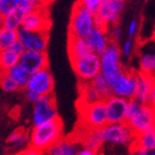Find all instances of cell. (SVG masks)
Instances as JSON below:
<instances>
[{
	"instance_id": "1",
	"label": "cell",
	"mask_w": 155,
	"mask_h": 155,
	"mask_svg": "<svg viewBox=\"0 0 155 155\" xmlns=\"http://www.w3.org/2000/svg\"><path fill=\"white\" fill-rule=\"evenodd\" d=\"M63 140V123L59 117L41 125L33 126L29 133V146L45 152Z\"/></svg>"
},
{
	"instance_id": "2",
	"label": "cell",
	"mask_w": 155,
	"mask_h": 155,
	"mask_svg": "<svg viewBox=\"0 0 155 155\" xmlns=\"http://www.w3.org/2000/svg\"><path fill=\"white\" fill-rule=\"evenodd\" d=\"M94 28V17L85 10L81 1L75 2L69 23V38L85 39Z\"/></svg>"
},
{
	"instance_id": "3",
	"label": "cell",
	"mask_w": 155,
	"mask_h": 155,
	"mask_svg": "<svg viewBox=\"0 0 155 155\" xmlns=\"http://www.w3.org/2000/svg\"><path fill=\"white\" fill-rule=\"evenodd\" d=\"M100 74L111 84L125 69L123 68L121 62V51L119 45L110 42L107 48L100 54Z\"/></svg>"
},
{
	"instance_id": "4",
	"label": "cell",
	"mask_w": 155,
	"mask_h": 155,
	"mask_svg": "<svg viewBox=\"0 0 155 155\" xmlns=\"http://www.w3.org/2000/svg\"><path fill=\"white\" fill-rule=\"evenodd\" d=\"M102 141L116 145H132L135 134L126 122L124 123H107L100 130Z\"/></svg>"
},
{
	"instance_id": "5",
	"label": "cell",
	"mask_w": 155,
	"mask_h": 155,
	"mask_svg": "<svg viewBox=\"0 0 155 155\" xmlns=\"http://www.w3.org/2000/svg\"><path fill=\"white\" fill-rule=\"evenodd\" d=\"M72 68L83 83H87L100 74V55L89 53L82 58L72 60Z\"/></svg>"
},
{
	"instance_id": "6",
	"label": "cell",
	"mask_w": 155,
	"mask_h": 155,
	"mask_svg": "<svg viewBox=\"0 0 155 155\" xmlns=\"http://www.w3.org/2000/svg\"><path fill=\"white\" fill-rule=\"evenodd\" d=\"M33 105H35L32 112L33 126L41 125L43 123L59 119L55 97L53 94L40 97V99Z\"/></svg>"
},
{
	"instance_id": "7",
	"label": "cell",
	"mask_w": 155,
	"mask_h": 155,
	"mask_svg": "<svg viewBox=\"0 0 155 155\" xmlns=\"http://www.w3.org/2000/svg\"><path fill=\"white\" fill-rule=\"evenodd\" d=\"M81 121L87 127L92 130H101L107 124V110L104 101H100L97 103L80 107Z\"/></svg>"
},
{
	"instance_id": "8",
	"label": "cell",
	"mask_w": 155,
	"mask_h": 155,
	"mask_svg": "<svg viewBox=\"0 0 155 155\" xmlns=\"http://www.w3.org/2000/svg\"><path fill=\"white\" fill-rule=\"evenodd\" d=\"M110 87L113 97L125 99L127 101L133 100L136 89V72L124 70L115 78Z\"/></svg>"
},
{
	"instance_id": "9",
	"label": "cell",
	"mask_w": 155,
	"mask_h": 155,
	"mask_svg": "<svg viewBox=\"0 0 155 155\" xmlns=\"http://www.w3.org/2000/svg\"><path fill=\"white\" fill-rule=\"evenodd\" d=\"M50 27L51 19L45 5H40L35 11L26 15L21 25V28L33 32H49Z\"/></svg>"
},
{
	"instance_id": "10",
	"label": "cell",
	"mask_w": 155,
	"mask_h": 155,
	"mask_svg": "<svg viewBox=\"0 0 155 155\" xmlns=\"http://www.w3.org/2000/svg\"><path fill=\"white\" fill-rule=\"evenodd\" d=\"M53 89H54V80L49 68L42 69L40 71L30 74L26 87V90L32 91L40 97L53 94Z\"/></svg>"
},
{
	"instance_id": "11",
	"label": "cell",
	"mask_w": 155,
	"mask_h": 155,
	"mask_svg": "<svg viewBox=\"0 0 155 155\" xmlns=\"http://www.w3.org/2000/svg\"><path fill=\"white\" fill-rule=\"evenodd\" d=\"M127 124L132 129V131L134 132L135 135L155 130L154 107H151V105H147V104L142 105L139 112L130 120Z\"/></svg>"
},
{
	"instance_id": "12",
	"label": "cell",
	"mask_w": 155,
	"mask_h": 155,
	"mask_svg": "<svg viewBox=\"0 0 155 155\" xmlns=\"http://www.w3.org/2000/svg\"><path fill=\"white\" fill-rule=\"evenodd\" d=\"M17 36L27 51L47 52L49 32H33L25 28H20L17 31Z\"/></svg>"
},
{
	"instance_id": "13",
	"label": "cell",
	"mask_w": 155,
	"mask_h": 155,
	"mask_svg": "<svg viewBox=\"0 0 155 155\" xmlns=\"http://www.w3.org/2000/svg\"><path fill=\"white\" fill-rule=\"evenodd\" d=\"M125 7L123 0H101V6L97 16L109 28L116 26L119 22L121 13Z\"/></svg>"
},
{
	"instance_id": "14",
	"label": "cell",
	"mask_w": 155,
	"mask_h": 155,
	"mask_svg": "<svg viewBox=\"0 0 155 155\" xmlns=\"http://www.w3.org/2000/svg\"><path fill=\"white\" fill-rule=\"evenodd\" d=\"M29 74H32L35 72L40 71L42 69L48 68L49 59L47 52L38 51H25L20 54L19 63Z\"/></svg>"
},
{
	"instance_id": "15",
	"label": "cell",
	"mask_w": 155,
	"mask_h": 155,
	"mask_svg": "<svg viewBox=\"0 0 155 155\" xmlns=\"http://www.w3.org/2000/svg\"><path fill=\"white\" fill-rule=\"evenodd\" d=\"M129 101L125 99L111 95L104 101L107 110V123H124L126 116V107Z\"/></svg>"
},
{
	"instance_id": "16",
	"label": "cell",
	"mask_w": 155,
	"mask_h": 155,
	"mask_svg": "<svg viewBox=\"0 0 155 155\" xmlns=\"http://www.w3.org/2000/svg\"><path fill=\"white\" fill-rule=\"evenodd\" d=\"M155 87L154 77L142 73H136V89L133 100L142 105H149V97L151 91Z\"/></svg>"
},
{
	"instance_id": "17",
	"label": "cell",
	"mask_w": 155,
	"mask_h": 155,
	"mask_svg": "<svg viewBox=\"0 0 155 155\" xmlns=\"http://www.w3.org/2000/svg\"><path fill=\"white\" fill-rule=\"evenodd\" d=\"M85 40L89 45L91 52L97 55L102 54L111 42L107 35V30L100 29V28H94L90 35L85 38Z\"/></svg>"
},
{
	"instance_id": "18",
	"label": "cell",
	"mask_w": 155,
	"mask_h": 155,
	"mask_svg": "<svg viewBox=\"0 0 155 155\" xmlns=\"http://www.w3.org/2000/svg\"><path fill=\"white\" fill-rule=\"evenodd\" d=\"M68 51L71 61L91 53L87 40L83 38H69Z\"/></svg>"
},
{
	"instance_id": "19",
	"label": "cell",
	"mask_w": 155,
	"mask_h": 155,
	"mask_svg": "<svg viewBox=\"0 0 155 155\" xmlns=\"http://www.w3.org/2000/svg\"><path fill=\"white\" fill-rule=\"evenodd\" d=\"M25 16L26 15L22 10L20 8H17L16 10H13L12 12H10L9 15L2 17V27L6 29L12 30V31H18L21 28Z\"/></svg>"
},
{
	"instance_id": "20",
	"label": "cell",
	"mask_w": 155,
	"mask_h": 155,
	"mask_svg": "<svg viewBox=\"0 0 155 155\" xmlns=\"http://www.w3.org/2000/svg\"><path fill=\"white\" fill-rule=\"evenodd\" d=\"M80 104L81 107H87V105H91V104L97 103L100 102L101 97H99V94L95 92L93 87H91L89 82L87 83H82L80 87Z\"/></svg>"
},
{
	"instance_id": "21",
	"label": "cell",
	"mask_w": 155,
	"mask_h": 155,
	"mask_svg": "<svg viewBox=\"0 0 155 155\" xmlns=\"http://www.w3.org/2000/svg\"><path fill=\"white\" fill-rule=\"evenodd\" d=\"M132 146L133 147L143 149V150H145V151H147V152L154 151L155 150V130L136 135Z\"/></svg>"
},
{
	"instance_id": "22",
	"label": "cell",
	"mask_w": 155,
	"mask_h": 155,
	"mask_svg": "<svg viewBox=\"0 0 155 155\" xmlns=\"http://www.w3.org/2000/svg\"><path fill=\"white\" fill-rule=\"evenodd\" d=\"M155 71V53L154 50L144 51L140 57V73L153 75Z\"/></svg>"
},
{
	"instance_id": "23",
	"label": "cell",
	"mask_w": 155,
	"mask_h": 155,
	"mask_svg": "<svg viewBox=\"0 0 155 155\" xmlns=\"http://www.w3.org/2000/svg\"><path fill=\"white\" fill-rule=\"evenodd\" d=\"M89 84L95 90V92L99 94V97H101L102 101H105L107 97H110L112 95L110 84L107 83V81L101 74L97 75L93 80H91Z\"/></svg>"
},
{
	"instance_id": "24",
	"label": "cell",
	"mask_w": 155,
	"mask_h": 155,
	"mask_svg": "<svg viewBox=\"0 0 155 155\" xmlns=\"http://www.w3.org/2000/svg\"><path fill=\"white\" fill-rule=\"evenodd\" d=\"M8 75L13 80V82L19 87V89H26L30 74L21 67L20 64H16L7 71Z\"/></svg>"
},
{
	"instance_id": "25",
	"label": "cell",
	"mask_w": 155,
	"mask_h": 155,
	"mask_svg": "<svg viewBox=\"0 0 155 155\" xmlns=\"http://www.w3.org/2000/svg\"><path fill=\"white\" fill-rule=\"evenodd\" d=\"M19 57L11 50H5L0 52V72H7L9 69L19 63Z\"/></svg>"
},
{
	"instance_id": "26",
	"label": "cell",
	"mask_w": 155,
	"mask_h": 155,
	"mask_svg": "<svg viewBox=\"0 0 155 155\" xmlns=\"http://www.w3.org/2000/svg\"><path fill=\"white\" fill-rule=\"evenodd\" d=\"M102 144H103V141L100 136V130L90 131L87 134L85 139L83 140V147L94 151V152H97V150L102 146Z\"/></svg>"
},
{
	"instance_id": "27",
	"label": "cell",
	"mask_w": 155,
	"mask_h": 155,
	"mask_svg": "<svg viewBox=\"0 0 155 155\" xmlns=\"http://www.w3.org/2000/svg\"><path fill=\"white\" fill-rule=\"evenodd\" d=\"M17 40H18L17 31L6 29L3 27L0 28V52L10 49Z\"/></svg>"
},
{
	"instance_id": "28",
	"label": "cell",
	"mask_w": 155,
	"mask_h": 155,
	"mask_svg": "<svg viewBox=\"0 0 155 155\" xmlns=\"http://www.w3.org/2000/svg\"><path fill=\"white\" fill-rule=\"evenodd\" d=\"M0 87L2 89L3 92L7 93L16 92L19 90V87L13 82V80L8 75L7 72H0Z\"/></svg>"
},
{
	"instance_id": "29",
	"label": "cell",
	"mask_w": 155,
	"mask_h": 155,
	"mask_svg": "<svg viewBox=\"0 0 155 155\" xmlns=\"http://www.w3.org/2000/svg\"><path fill=\"white\" fill-rule=\"evenodd\" d=\"M40 5L42 3H40V1H37V0H18V8L22 10L25 15L35 11Z\"/></svg>"
},
{
	"instance_id": "30",
	"label": "cell",
	"mask_w": 155,
	"mask_h": 155,
	"mask_svg": "<svg viewBox=\"0 0 155 155\" xmlns=\"http://www.w3.org/2000/svg\"><path fill=\"white\" fill-rule=\"evenodd\" d=\"M18 8V0H0V13L7 16Z\"/></svg>"
},
{
	"instance_id": "31",
	"label": "cell",
	"mask_w": 155,
	"mask_h": 155,
	"mask_svg": "<svg viewBox=\"0 0 155 155\" xmlns=\"http://www.w3.org/2000/svg\"><path fill=\"white\" fill-rule=\"evenodd\" d=\"M81 5L85 8L87 12H90L93 17H97L101 6V0H82Z\"/></svg>"
},
{
	"instance_id": "32",
	"label": "cell",
	"mask_w": 155,
	"mask_h": 155,
	"mask_svg": "<svg viewBox=\"0 0 155 155\" xmlns=\"http://www.w3.org/2000/svg\"><path fill=\"white\" fill-rule=\"evenodd\" d=\"M141 107H142V104L137 103V102H136V101H134V100H130L129 102H127V107H126V116H125V122L126 123L129 122L130 120L132 119L133 116L139 112L140 109H141Z\"/></svg>"
},
{
	"instance_id": "33",
	"label": "cell",
	"mask_w": 155,
	"mask_h": 155,
	"mask_svg": "<svg viewBox=\"0 0 155 155\" xmlns=\"http://www.w3.org/2000/svg\"><path fill=\"white\" fill-rule=\"evenodd\" d=\"M134 48H135L134 40L129 38L123 42L122 49H120V51H121V54H124L125 57H130L133 53V51H134Z\"/></svg>"
},
{
	"instance_id": "34",
	"label": "cell",
	"mask_w": 155,
	"mask_h": 155,
	"mask_svg": "<svg viewBox=\"0 0 155 155\" xmlns=\"http://www.w3.org/2000/svg\"><path fill=\"white\" fill-rule=\"evenodd\" d=\"M12 146L15 149H22V150L28 147V146H29V132L25 131L23 134L21 135V137H20Z\"/></svg>"
},
{
	"instance_id": "35",
	"label": "cell",
	"mask_w": 155,
	"mask_h": 155,
	"mask_svg": "<svg viewBox=\"0 0 155 155\" xmlns=\"http://www.w3.org/2000/svg\"><path fill=\"white\" fill-rule=\"evenodd\" d=\"M137 29H139V22L136 19H132L130 21L129 26H127V35H129V38L133 39L135 37L136 32H137Z\"/></svg>"
},
{
	"instance_id": "36",
	"label": "cell",
	"mask_w": 155,
	"mask_h": 155,
	"mask_svg": "<svg viewBox=\"0 0 155 155\" xmlns=\"http://www.w3.org/2000/svg\"><path fill=\"white\" fill-rule=\"evenodd\" d=\"M23 132H25V130H16V131H13V132L9 135L8 140H7V143H8V144H12L13 145V144L21 137Z\"/></svg>"
},
{
	"instance_id": "37",
	"label": "cell",
	"mask_w": 155,
	"mask_h": 155,
	"mask_svg": "<svg viewBox=\"0 0 155 155\" xmlns=\"http://www.w3.org/2000/svg\"><path fill=\"white\" fill-rule=\"evenodd\" d=\"M15 155H43V152L39 151V150H36L31 147V146H28L26 149L20 150L19 152Z\"/></svg>"
},
{
	"instance_id": "38",
	"label": "cell",
	"mask_w": 155,
	"mask_h": 155,
	"mask_svg": "<svg viewBox=\"0 0 155 155\" xmlns=\"http://www.w3.org/2000/svg\"><path fill=\"white\" fill-rule=\"evenodd\" d=\"M121 37H122V29H121L119 26H113V28H112V30H111L110 41L115 43V41L120 40V39H121Z\"/></svg>"
},
{
	"instance_id": "39",
	"label": "cell",
	"mask_w": 155,
	"mask_h": 155,
	"mask_svg": "<svg viewBox=\"0 0 155 155\" xmlns=\"http://www.w3.org/2000/svg\"><path fill=\"white\" fill-rule=\"evenodd\" d=\"M25 94H26L27 100L29 101L30 103H32V104H35L37 102V101H38L39 99H40V95H38V94L35 93V92H32V91L26 90Z\"/></svg>"
},
{
	"instance_id": "40",
	"label": "cell",
	"mask_w": 155,
	"mask_h": 155,
	"mask_svg": "<svg viewBox=\"0 0 155 155\" xmlns=\"http://www.w3.org/2000/svg\"><path fill=\"white\" fill-rule=\"evenodd\" d=\"M11 50H12L15 53H17L18 55H20L21 53H22L23 51H25V48H23V45H22V43L19 41V40H17L15 43L12 45V47H11Z\"/></svg>"
},
{
	"instance_id": "41",
	"label": "cell",
	"mask_w": 155,
	"mask_h": 155,
	"mask_svg": "<svg viewBox=\"0 0 155 155\" xmlns=\"http://www.w3.org/2000/svg\"><path fill=\"white\" fill-rule=\"evenodd\" d=\"M75 155H97V152L94 151H91L89 149H85V147H79L78 152L75 153Z\"/></svg>"
},
{
	"instance_id": "42",
	"label": "cell",
	"mask_w": 155,
	"mask_h": 155,
	"mask_svg": "<svg viewBox=\"0 0 155 155\" xmlns=\"http://www.w3.org/2000/svg\"><path fill=\"white\" fill-rule=\"evenodd\" d=\"M132 155H150V152L143 149H140V147H133Z\"/></svg>"
},
{
	"instance_id": "43",
	"label": "cell",
	"mask_w": 155,
	"mask_h": 155,
	"mask_svg": "<svg viewBox=\"0 0 155 155\" xmlns=\"http://www.w3.org/2000/svg\"><path fill=\"white\" fill-rule=\"evenodd\" d=\"M0 28H2V16L0 13Z\"/></svg>"
},
{
	"instance_id": "44",
	"label": "cell",
	"mask_w": 155,
	"mask_h": 155,
	"mask_svg": "<svg viewBox=\"0 0 155 155\" xmlns=\"http://www.w3.org/2000/svg\"><path fill=\"white\" fill-rule=\"evenodd\" d=\"M150 155H155V152H154V151H152V152H150Z\"/></svg>"
},
{
	"instance_id": "45",
	"label": "cell",
	"mask_w": 155,
	"mask_h": 155,
	"mask_svg": "<svg viewBox=\"0 0 155 155\" xmlns=\"http://www.w3.org/2000/svg\"><path fill=\"white\" fill-rule=\"evenodd\" d=\"M63 155H74V154H63Z\"/></svg>"
}]
</instances>
